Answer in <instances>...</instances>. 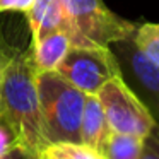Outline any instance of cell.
Returning a JSON list of instances; mask_svg holds the SVG:
<instances>
[{
  "label": "cell",
  "mask_w": 159,
  "mask_h": 159,
  "mask_svg": "<svg viewBox=\"0 0 159 159\" xmlns=\"http://www.w3.org/2000/svg\"><path fill=\"white\" fill-rule=\"evenodd\" d=\"M36 74L38 69L29 50L9 57L0 72V115L17 144L39 156L50 140L43 127Z\"/></svg>",
  "instance_id": "1"
},
{
  "label": "cell",
  "mask_w": 159,
  "mask_h": 159,
  "mask_svg": "<svg viewBox=\"0 0 159 159\" xmlns=\"http://www.w3.org/2000/svg\"><path fill=\"white\" fill-rule=\"evenodd\" d=\"M39 106L45 134L52 144H82L80 121L86 103V93L77 89L57 70L36 74Z\"/></svg>",
  "instance_id": "2"
},
{
  "label": "cell",
  "mask_w": 159,
  "mask_h": 159,
  "mask_svg": "<svg viewBox=\"0 0 159 159\" xmlns=\"http://www.w3.org/2000/svg\"><path fill=\"white\" fill-rule=\"evenodd\" d=\"M72 24V46H110L128 38L139 24L116 16L103 0H62Z\"/></svg>",
  "instance_id": "3"
},
{
  "label": "cell",
  "mask_w": 159,
  "mask_h": 159,
  "mask_svg": "<svg viewBox=\"0 0 159 159\" xmlns=\"http://www.w3.org/2000/svg\"><path fill=\"white\" fill-rule=\"evenodd\" d=\"M57 72L86 94H98L99 89L120 77V65L110 46H70Z\"/></svg>",
  "instance_id": "4"
},
{
  "label": "cell",
  "mask_w": 159,
  "mask_h": 159,
  "mask_svg": "<svg viewBox=\"0 0 159 159\" xmlns=\"http://www.w3.org/2000/svg\"><path fill=\"white\" fill-rule=\"evenodd\" d=\"M110 48L118 60L120 77L159 125V65L137 48L134 34L111 43Z\"/></svg>",
  "instance_id": "5"
},
{
  "label": "cell",
  "mask_w": 159,
  "mask_h": 159,
  "mask_svg": "<svg viewBox=\"0 0 159 159\" xmlns=\"http://www.w3.org/2000/svg\"><path fill=\"white\" fill-rule=\"evenodd\" d=\"M96 96L113 132L145 137L156 125L147 108L123 82L121 77H113L108 80Z\"/></svg>",
  "instance_id": "6"
},
{
  "label": "cell",
  "mask_w": 159,
  "mask_h": 159,
  "mask_svg": "<svg viewBox=\"0 0 159 159\" xmlns=\"http://www.w3.org/2000/svg\"><path fill=\"white\" fill-rule=\"evenodd\" d=\"M26 19L31 29L33 41L57 29L67 33L72 41V24L62 0H34L31 9L26 12Z\"/></svg>",
  "instance_id": "7"
},
{
  "label": "cell",
  "mask_w": 159,
  "mask_h": 159,
  "mask_svg": "<svg viewBox=\"0 0 159 159\" xmlns=\"http://www.w3.org/2000/svg\"><path fill=\"white\" fill-rule=\"evenodd\" d=\"M111 128L108 125L106 115L96 94H87L80 121V142L94 151L101 152L104 147Z\"/></svg>",
  "instance_id": "8"
},
{
  "label": "cell",
  "mask_w": 159,
  "mask_h": 159,
  "mask_svg": "<svg viewBox=\"0 0 159 159\" xmlns=\"http://www.w3.org/2000/svg\"><path fill=\"white\" fill-rule=\"evenodd\" d=\"M70 46H72V41H70L69 34L60 31V29L39 36L38 39L33 41L31 48L36 69L39 72L57 70L62 60L65 58Z\"/></svg>",
  "instance_id": "9"
},
{
  "label": "cell",
  "mask_w": 159,
  "mask_h": 159,
  "mask_svg": "<svg viewBox=\"0 0 159 159\" xmlns=\"http://www.w3.org/2000/svg\"><path fill=\"white\" fill-rule=\"evenodd\" d=\"M144 137L120 132H110L101 154L104 159H140Z\"/></svg>",
  "instance_id": "10"
},
{
  "label": "cell",
  "mask_w": 159,
  "mask_h": 159,
  "mask_svg": "<svg viewBox=\"0 0 159 159\" xmlns=\"http://www.w3.org/2000/svg\"><path fill=\"white\" fill-rule=\"evenodd\" d=\"M134 41L137 45V48L151 62L159 65V24L157 22L139 24L134 33Z\"/></svg>",
  "instance_id": "11"
},
{
  "label": "cell",
  "mask_w": 159,
  "mask_h": 159,
  "mask_svg": "<svg viewBox=\"0 0 159 159\" xmlns=\"http://www.w3.org/2000/svg\"><path fill=\"white\" fill-rule=\"evenodd\" d=\"M41 154L53 159H104L101 152L94 151L84 144H70V142L52 144Z\"/></svg>",
  "instance_id": "12"
},
{
  "label": "cell",
  "mask_w": 159,
  "mask_h": 159,
  "mask_svg": "<svg viewBox=\"0 0 159 159\" xmlns=\"http://www.w3.org/2000/svg\"><path fill=\"white\" fill-rule=\"evenodd\" d=\"M140 159H159V125H154L144 137Z\"/></svg>",
  "instance_id": "13"
},
{
  "label": "cell",
  "mask_w": 159,
  "mask_h": 159,
  "mask_svg": "<svg viewBox=\"0 0 159 159\" xmlns=\"http://www.w3.org/2000/svg\"><path fill=\"white\" fill-rule=\"evenodd\" d=\"M14 145H17V139L12 134L11 127L5 123L4 116L0 115V159L4 157Z\"/></svg>",
  "instance_id": "14"
},
{
  "label": "cell",
  "mask_w": 159,
  "mask_h": 159,
  "mask_svg": "<svg viewBox=\"0 0 159 159\" xmlns=\"http://www.w3.org/2000/svg\"><path fill=\"white\" fill-rule=\"evenodd\" d=\"M34 0H0V12H28Z\"/></svg>",
  "instance_id": "15"
},
{
  "label": "cell",
  "mask_w": 159,
  "mask_h": 159,
  "mask_svg": "<svg viewBox=\"0 0 159 159\" xmlns=\"http://www.w3.org/2000/svg\"><path fill=\"white\" fill-rule=\"evenodd\" d=\"M2 159H39V156H36L34 152H31L29 149L22 147V145H14L7 154Z\"/></svg>",
  "instance_id": "16"
},
{
  "label": "cell",
  "mask_w": 159,
  "mask_h": 159,
  "mask_svg": "<svg viewBox=\"0 0 159 159\" xmlns=\"http://www.w3.org/2000/svg\"><path fill=\"white\" fill-rule=\"evenodd\" d=\"M9 57H11V55H9V53L5 52V50H2V48H0V72H2V69H4V65L7 63Z\"/></svg>",
  "instance_id": "17"
},
{
  "label": "cell",
  "mask_w": 159,
  "mask_h": 159,
  "mask_svg": "<svg viewBox=\"0 0 159 159\" xmlns=\"http://www.w3.org/2000/svg\"><path fill=\"white\" fill-rule=\"evenodd\" d=\"M39 159H53V157H48V156H45V154H39Z\"/></svg>",
  "instance_id": "18"
}]
</instances>
